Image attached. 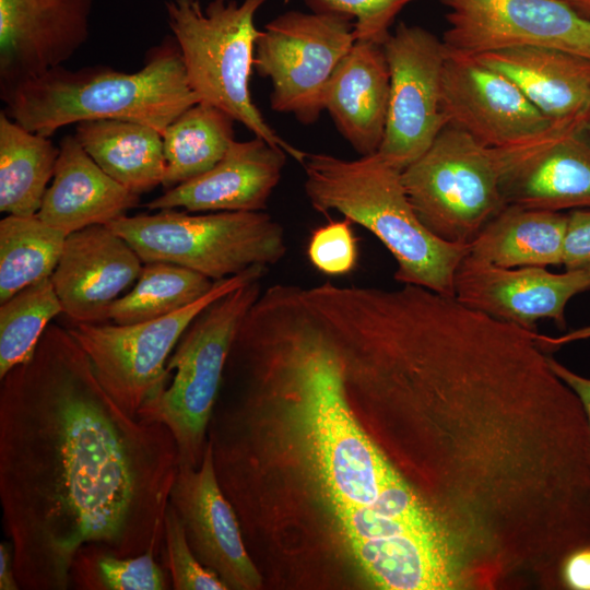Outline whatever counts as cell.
<instances>
[{
	"label": "cell",
	"instance_id": "8d00e7d4",
	"mask_svg": "<svg viewBox=\"0 0 590 590\" xmlns=\"http://www.w3.org/2000/svg\"><path fill=\"white\" fill-rule=\"evenodd\" d=\"M534 338L538 344L543 349V351L557 349L562 345H565L575 341L590 339V326L573 330L559 337H548V335L540 334L535 331Z\"/></svg>",
	"mask_w": 590,
	"mask_h": 590
},
{
	"label": "cell",
	"instance_id": "8992f818",
	"mask_svg": "<svg viewBox=\"0 0 590 590\" xmlns=\"http://www.w3.org/2000/svg\"><path fill=\"white\" fill-rule=\"evenodd\" d=\"M538 138L491 148L446 126L427 151L401 173L420 221L440 239L469 244L507 204L504 178Z\"/></svg>",
	"mask_w": 590,
	"mask_h": 590
},
{
	"label": "cell",
	"instance_id": "7c38bea8",
	"mask_svg": "<svg viewBox=\"0 0 590 590\" xmlns=\"http://www.w3.org/2000/svg\"><path fill=\"white\" fill-rule=\"evenodd\" d=\"M441 108L447 126L491 148L530 141L564 120L544 116L500 72L473 57L451 55L444 64Z\"/></svg>",
	"mask_w": 590,
	"mask_h": 590
},
{
	"label": "cell",
	"instance_id": "30bf717a",
	"mask_svg": "<svg viewBox=\"0 0 590 590\" xmlns=\"http://www.w3.org/2000/svg\"><path fill=\"white\" fill-rule=\"evenodd\" d=\"M390 72L386 130L378 154L403 170L447 126L441 84L447 50L441 38L401 22L382 44Z\"/></svg>",
	"mask_w": 590,
	"mask_h": 590
},
{
	"label": "cell",
	"instance_id": "ba28073f",
	"mask_svg": "<svg viewBox=\"0 0 590 590\" xmlns=\"http://www.w3.org/2000/svg\"><path fill=\"white\" fill-rule=\"evenodd\" d=\"M312 11H287L264 25L253 68L272 83L271 108L314 123L324 110L326 87L355 43V20L320 0Z\"/></svg>",
	"mask_w": 590,
	"mask_h": 590
},
{
	"label": "cell",
	"instance_id": "5b68a950",
	"mask_svg": "<svg viewBox=\"0 0 590 590\" xmlns=\"http://www.w3.org/2000/svg\"><path fill=\"white\" fill-rule=\"evenodd\" d=\"M260 280L221 296L192 320L167 361L166 385L137 413V418L168 427L179 467L198 468L202 461L227 359L245 316L262 291Z\"/></svg>",
	"mask_w": 590,
	"mask_h": 590
},
{
	"label": "cell",
	"instance_id": "44dd1931",
	"mask_svg": "<svg viewBox=\"0 0 590 590\" xmlns=\"http://www.w3.org/2000/svg\"><path fill=\"white\" fill-rule=\"evenodd\" d=\"M510 79L551 120L590 108V59L545 46H518L474 56Z\"/></svg>",
	"mask_w": 590,
	"mask_h": 590
},
{
	"label": "cell",
	"instance_id": "ac0fdd59",
	"mask_svg": "<svg viewBox=\"0 0 590 590\" xmlns=\"http://www.w3.org/2000/svg\"><path fill=\"white\" fill-rule=\"evenodd\" d=\"M585 117L574 118L540 140L507 172V204L562 212L590 208V143Z\"/></svg>",
	"mask_w": 590,
	"mask_h": 590
},
{
	"label": "cell",
	"instance_id": "3957f363",
	"mask_svg": "<svg viewBox=\"0 0 590 590\" xmlns=\"http://www.w3.org/2000/svg\"><path fill=\"white\" fill-rule=\"evenodd\" d=\"M299 164L311 206L326 215L338 212L375 235L394 258L399 283L455 297V275L469 244L446 241L424 226L401 170L378 153L344 160L305 152Z\"/></svg>",
	"mask_w": 590,
	"mask_h": 590
},
{
	"label": "cell",
	"instance_id": "7402d4cb",
	"mask_svg": "<svg viewBox=\"0 0 590 590\" xmlns=\"http://www.w3.org/2000/svg\"><path fill=\"white\" fill-rule=\"evenodd\" d=\"M568 214L506 204L469 243L468 255L502 267L563 264Z\"/></svg>",
	"mask_w": 590,
	"mask_h": 590
},
{
	"label": "cell",
	"instance_id": "ffe728a7",
	"mask_svg": "<svg viewBox=\"0 0 590 590\" xmlns=\"http://www.w3.org/2000/svg\"><path fill=\"white\" fill-rule=\"evenodd\" d=\"M140 202L85 152L74 134L62 138L54 177L37 215L66 235L107 225Z\"/></svg>",
	"mask_w": 590,
	"mask_h": 590
},
{
	"label": "cell",
	"instance_id": "5bb4252c",
	"mask_svg": "<svg viewBox=\"0 0 590 590\" xmlns=\"http://www.w3.org/2000/svg\"><path fill=\"white\" fill-rule=\"evenodd\" d=\"M590 290V269L553 273L546 267L502 268L467 255L455 275V297L502 321L534 331L548 318L565 328V308Z\"/></svg>",
	"mask_w": 590,
	"mask_h": 590
},
{
	"label": "cell",
	"instance_id": "d590c367",
	"mask_svg": "<svg viewBox=\"0 0 590 590\" xmlns=\"http://www.w3.org/2000/svg\"><path fill=\"white\" fill-rule=\"evenodd\" d=\"M0 589H20L15 575L14 556L11 542H2L0 544Z\"/></svg>",
	"mask_w": 590,
	"mask_h": 590
},
{
	"label": "cell",
	"instance_id": "83f0119b",
	"mask_svg": "<svg viewBox=\"0 0 590 590\" xmlns=\"http://www.w3.org/2000/svg\"><path fill=\"white\" fill-rule=\"evenodd\" d=\"M0 379L25 363L50 324L62 314L51 276L31 284L0 303Z\"/></svg>",
	"mask_w": 590,
	"mask_h": 590
},
{
	"label": "cell",
	"instance_id": "4dcf8cb0",
	"mask_svg": "<svg viewBox=\"0 0 590 590\" xmlns=\"http://www.w3.org/2000/svg\"><path fill=\"white\" fill-rule=\"evenodd\" d=\"M353 223L343 219L330 221L312 231L307 257L315 269L323 274L344 275L354 270L358 259L357 239Z\"/></svg>",
	"mask_w": 590,
	"mask_h": 590
},
{
	"label": "cell",
	"instance_id": "d4e9b609",
	"mask_svg": "<svg viewBox=\"0 0 590 590\" xmlns=\"http://www.w3.org/2000/svg\"><path fill=\"white\" fill-rule=\"evenodd\" d=\"M234 119L199 102L184 110L163 132L165 189L198 177L215 166L235 141Z\"/></svg>",
	"mask_w": 590,
	"mask_h": 590
},
{
	"label": "cell",
	"instance_id": "52a82bcc",
	"mask_svg": "<svg viewBox=\"0 0 590 590\" xmlns=\"http://www.w3.org/2000/svg\"><path fill=\"white\" fill-rule=\"evenodd\" d=\"M144 262L174 263L219 281L286 253L283 226L266 211L190 214L164 209L107 224Z\"/></svg>",
	"mask_w": 590,
	"mask_h": 590
},
{
	"label": "cell",
	"instance_id": "4316f807",
	"mask_svg": "<svg viewBox=\"0 0 590 590\" xmlns=\"http://www.w3.org/2000/svg\"><path fill=\"white\" fill-rule=\"evenodd\" d=\"M215 281L164 261L144 262L133 287L106 311V322L131 324L157 319L203 297Z\"/></svg>",
	"mask_w": 590,
	"mask_h": 590
},
{
	"label": "cell",
	"instance_id": "603a6c76",
	"mask_svg": "<svg viewBox=\"0 0 590 590\" xmlns=\"http://www.w3.org/2000/svg\"><path fill=\"white\" fill-rule=\"evenodd\" d=\"M74 135L93 161L130 191L142 194L162 185L163 137L130 120L99 119L75 125Z\"/></svg>",
	"mask_w": 590,
	"mask_h": 590
},
{
	"label": "cell",
	"instance_id": "484cf974",
	"mask_svg": "<svg viewBox=\"0 0 590 590\" xmlns=\"http://www.w3.org/2000/svg\"><path fill=\"white\" fill-rule=\"evenodd\" d=\"M67 236L37 214L4 216L0 221V303L50 278Z\"/></svg>",
	"mask_w": 590,
	"mask_h": 590
},
{
	"label": "cell",
	"instance_id": "d6986e66",
	"mask_svg": "<svg viewBox=\"0 0 590 590\" xmlns=\"http://www.w3.org/2000/svg\"><path fill=\"white\" fill-rule=\"evenodd\" d=\"M389 97L390 72L382 45L355 40L326 87L323 106L361 156L379 150Z\"/></svg>",
	"mask_w": 590,
	"mask_h": 590
},
{
	"label": "cell",
	"instance_id": "1f68e13d",
	"mask_svg": "<svg viewBox=\"0 0 590 590\" xmlns=\"http://www.w3.org/2000/svg\"><path fill=\"white\" fill-rule=\"evenodd\" d=\"M351 14L355 20V39L382 45L399 12L415 0H320Z\"/></svg>",
	"mask_w": 590,
	"mask_h": 590
},
{
	"label": "cell",
	"instance_id": "f546056e",
	"mask_svg": "<svg viewBox=\"0 0 590 590\" xmlns=\"http://www.w3.org/2000/svg\"><path fill=\"white\" fill-rule=\"evenodd\" d=\"M163 565L174 590H227L192 552L180 517L169 503L165 512Z\"/></svg>",
	"mask_w": 590,
	"mask_h": 590
},
{
	"label": "cell",
	"instance_id": "f35d334b",
	"mask_svg": "<svg viewBox=\"0 0 590 590\" xmlns=\"http://www.w3.org/2000/svg\"><path fill=\"white\" fill-rule=\"evenodd\" d=\"M585 131L590 132V108L588 110V115H587V119H586Z\"/></svg>",
	"mask_w": 590,
	"mask_h": 590
},
{
	"label": "cell",
	"instance_id": "f1b7e54d",
	"mask_svg": "<svg viewBox=\"0 0 590 590\" xmlns=\"http://www.w3.org/2000/svg\"><path fill=\"white\" fill-rule=\"evenodd\" d=\"M75 590H166V568L153 553L121 557L98 543H86L74 554L69 569Z\"/></svg>",
	"mask_w": 590,
	"mask_h": 590
},
{
	"label": "cell",
	"instance_id": "2e32d148",
	"mask_svg": "<svg viewBox=\"0 0 590 590\" xmlns=\"http://www.w3.org/2000/svg\"><path fill=\"white\" fill-rule=\"evenodd\" d=\"M143 264L107 225L69 234L51 275L62 314L72 324L106 322L108 307L138 280Z\"/></svg>",
	"mask_w": 590,
	"mask_h": 590
},
{
	"label": "cell",
	"instance_id": "d6a6232c",
	"mask_svg": "<svg viewBox=\"0 0 590 590\" xmlns=\"http://www.w3.org/2000/svg\"><path fill=\"white\" fill-rule=\"evenodd\" d=\"M563 266L566 270L590 269V208L568 214Z\"/></svg>",
	"mask_w": 590,
	"mask_h": 590
},
{
	"label": "cell",
	"instance_id": "7a4b0ae2",
	"mask_svg": "<svg viewBox=\"0 0 590 590\" xmlns=\"http://www.w3.org/2000/svg\"><path fill=\"white\" fill-rule=\"evenodd\" d=\"M0 95L5 105L2 110L10 118L45 137L72 123L99 119L135 121L163 134L184 110L200 102L188 83L173 36L152 47L135 72L61 66L0 86Z\"/></svg>",
	"mask_w": 590,
	"mask_h": 590
},
{
	"label": "cell",
	"instance_id": "9a60e30c",
	"mask_svg": "<svg viewBox=\"0 0 590 590\" xmlns=\"http://www.w3.org/2000/svg\"><path fill=\"white\" fill-rule=\"evenodd\" d=\"M92 0H0V86L39 76L87 40Z\"/></svg>",
	"mask_w": 590,
	"mask_h": 590
},
{
	"label": "cell",
	"instance_id": "e575fe53",
	"mask_svg": "<svg viewBox=\"0 0 590 590\" xmlns=\"http://www.w3.org/2000/svg\"><path fill=\"white\" fill-rule=\"evenodd\" d=\"M547 363L552 370L567 385L579 398L590 428V378L583 377L555 358L547 356Z\"/></svg>",
	"mask_w": 590,
	"mask_h": 590
},
{
	"label": "cell",
	"instance_id": "8fae6325",
	"mask_svg": "<svg viewBox=\"0 0 590 590\" xmlns=\"http://www.w3.org/2000/svg\"><path fill=\"white\" fill-rule=\"evenodd\" d=\"M448 27L447 54L474 57L518 47L545 46L590 59V22L557 0H440Z\"/></svg>",
	"mask_w": 590,
	"mask_h": 590
},
{
	"label": "cell",
	"instance_id": "9c48e42d",
	"mask_svg": "<svg viewBox=\"0 0 590 590\" xmlns=\"http://www.w3.org/2000/svg\"><path fill=\"white\" fill-rule=\"evenodd\" d=\"M256 266L215 281L199 300L149 321L116 324L75 323L68 330L86 353L93 370L116 404L137 418L143 403L166 385L167 361L192 320L211 303L267 273Z\"/></svg>",
	"mask_w": 590,
	"mask_h": 590
},
{
	"label": "cell",
	"instance_id": "6da1fadb",
	"mask_svg": "<svg viewBox=\"0 0 590 590\" xmlns=\"http://www.w3.org/2000/svg\"><path fill=\"white\" fill-rule=\"evenodd\" d=\"M0 380V502L20 589H69L86 543L121 557L153 553L163 564L179 469L168 427L123 412L69 330L54 323Z\"/></svg>",
	"mask_w": 590,
	"mask_h": 590
},
{
	"label": "cell",
	"instance_id": "e0dca14e",
	"mask_svg": "<svg viewBox=\"0 0 590 590\" xmlns=\"http://www.w3.org/2000/svg\"><path fill=\"white\" fill-rule=\"evenodd\" d=\"M287 156L283 149L262 138L235 140L210 170L166 189L145 206L182 208L192 213L264 211Z\"/></svg>",
	"mask_w": 590,
	"mask_h": 590
},
{
	"label": "cell",
	"instance_id": "836d02e7",
	"mask_svg": "<svg viewBox=\"0 0 590 590\" xmlns=\"http://www.w3.org/2000/svg\"><path fill=\"white\" fill-rule=\"evenodd\" d=\"M562 581L566 589L590 590V546L575 551L565 559Z\"/></svg>",
	"mask_w": 590,
	"mask_h": 590
},
{
	"label": "cell",
	"instance_id": "4fadbf2b",
	"mask_svg": "<svg viewBox=\"0 0 590 590\" xmlns=\"http://www.w3.org/2000/svg\"><path fill=\"white\" fill-rule=\"evenodd\" d=\"M169 503L182 521L197 558L227 589L261 588L262 578L245 546L234 506L220 484L209 439L198 468L179 467Z\"/></svg>",
	"mask_w": 590,
	"mask_h": 590
},
{
	"label": "cell",
	"instance_id": "277c9868",
	"mask_svg": "<svg viewBox=\"0 0 590 590\" xmlns=\"http://www.w3.org/2000/svg\"><path fill=\"white\" fill-rule=\"evenodd\" d=\"M267 0H167V23L186 76L200 102L213 105L255 137L283 149L297 163L302 151L266 121L250 94L256 42L255 15Z\"/></svg>",
	"mask_w": 590,
	"mask_h": 590
},
{
	"label": "cell",
	"instance_id": "cb8c5ba5",
	"mask_svg": "<svg viewBox=\"0 0 590 590\" xmlns=\"http://www.w3.org/2000/svg\"><path fill=\"white\" fill-rule=\"evenodd\" d=\"M59 148L0 113V211L37 214L54 177Z\"/></svg>",
	"mask_w": 590,
	"mask_h": 590
},
{
	"label": "cell",
	"instance_id": "74e56055",
	"mask_svg": "<svg viewBox=\"0 0 590 590\" xmlns=\"http://www.w3.org/2000/svg\"><path fill=\"white\" fill-rule=\"evenodd\" d=\"M590 22V0H557Z\"/></svg>",
	"mask_w": 590,
	"mask_h": 590
}]
</instances>
